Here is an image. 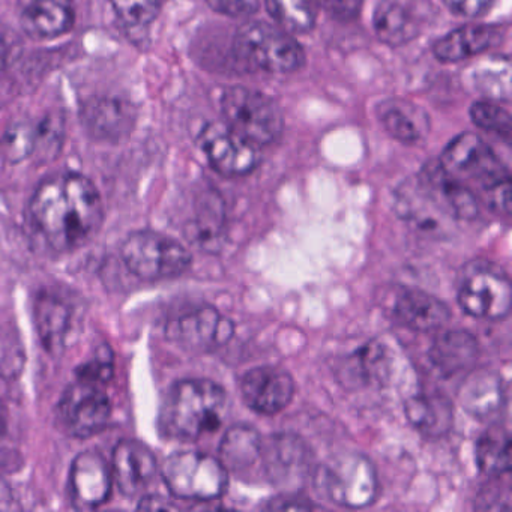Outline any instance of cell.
<instances>
[{"label": "cell", "mask_w": 512, "mask_h": 512, "mask_svg": "<svg viewBox=\"0 0 512 512\" xmlns=\"http://www.w3.org/2000/svg\"><path fill=\"white\" fill-rule=\"evenodd\" d=\"M28 217L47 247L71 253L88 244L101 229L103 202L91 179L64 173L41 182L29 203Z\"/></svg>", "instance_id": "cell-1"}, {"label": "cell", "mask_w": 512, "mask_h": 512, "mask_svg": "<svg viewBox=\"0 0 512 512\" xmlns=\"http://www.w3.org/2000/svg\"><path fill=\"white\" fill-rule=\"evenodd\" d=\"M226 409V391L218 383L208 379L179 380L164 397L158 428L167 439L196 442L221 427Z\"/></svg>", "instance_id": "cell-2"}, {"label": "cell", "mask_w": 512, "mask_h": 512, "mask_svg": "<svg viewBox=\"0 0 512 512\" xmlns=\"http://www.w3.org/2000/svg\"><path fill=\"white\" fill-rule=\"evenodd\" d=\"M439 164L488 208L500 214L511 212V175L481 137L473 133L455 137L443 151Z\"/></svg>", "instance_id": "cell-3"}, {"label": "cell", "mask_w": 512, "mask_h": 512, "mask_svg": "<svg viewBox=\"0 0 512 512\" xmlns=\"http://www.w3.org/2000/svg\"><path fill=\"white\" fill-rule=\"evenodd\" d=\"M233 53L245 67L269 74L296 73L305 65L301 44L284 29L265 22L241 26L233 40Z\"/></svg>", "instance_id": "cell-4"}, {"label": "cell", "mask_w": 512, "mask_h": 512, "mask_svg": "<svg viewBox=\"0 0 512 512\" xmlns=\"http://www.w3.org/2000/svg\"><path fill=\"white\" fill-rule=\"evenodd\" d=\"M226 124L254 146H268L280 139L284 118L277 101L245 86H230L221 97Z\"/></svg>", "instance_id": "cell-5"}, {"label": "cell", "mask_w": 512, "mask_h": 512, "mask_svg": "<svg viewBox=\"0 0 512 512\" xmlns=\"http://www.w3.org/2000/svg\"><path fill=\"white\" fill-rule=\"evenodd\" d=\"M161 475L173 496L191 502L218 499L229 485V472L220 458L199 451L170 455L164 460Z\"/></svg>", "instance_id": "cell-6"}, {"label": "cell", "mask_w": 512, "mask_h": 512, "mask_svg": "<svg viewBox=\"0 0 512 512\" xmlns=\"http://www.w3.org/2000/svg\"><path fill=\"white\" fill-rule=\"evenodd\" d=\"M121 257L131 274L149 283L179 277L193 260L181 242L154 230L131 233L122 244Z\"/></svg>", "instance_id": "cell-7"}, {"label": "cell", "mask_w": 512, "mask_h": 512, "mask_svg": "<svg viewBox=\"0 0 512 512\" xmlns=\"http://www.w3.org/2000/svg\"><path fill=\"white\" fill-rule=\"evenodd\" d=\"M316 487L335 505L358 509L370 506L379 494L373 463L359 452L338 455L317 470Z\"/></svg>", "instance_id": "cell-8"}, {"label": "cell", "mask_w": 512, "mask_h": 512, "mask_svg": "<svg viewBox=\"0 0 512 512\" xmlns=\"http://www.w3.org/2000/svg\"><path fill=\"white\" fill-rule=\"evenodd\" d=\"M511 281L499 266L473 260L458 280V304L464 313L479 320H502L511 313Z\"/></svg>", "instance_id": "cell-9"}, {"label": "cell", "mask_w": 512, "mask_h": 512, "mask_svg": "<svg viewBox=\"0 0 512 512\" xmlns=\"http://www.w3.org/2000/svg\"><path fill=\"white\" fill-rule=\"evenodd\" d=\"M58 418L68 434L88 439L109 427L112 401L98 383L79 379L62 395Z\"/></svg>", "instance_id": "cell-10"}, {"label": "cell", "mask_w": 512, "mask_h": 512, "mask_svg": "<svg viewBox=\"0 0 512 512\" xmlns=\"http://www.w3.org/2000/svg\"><path fill=\"white\" fill-rule=\"evenodd\" d=\"M235 334L232 320L209 305L188 308L167 322L170 343L191 353H205L229 343Z\"/></svg>", "instance_id": "cell-11"}, {"label": "cell", "mask_w": 512, "mask_h": 512, "mask_svg": "<svg viewBox=\"0 0 512 512\" xmlns=\"http://www.w3.org/2000/svg\"><path fill=\"white\" fill-rule=\"evenodd\" d=\"M199 145L215 172L226 178L245 176L260 163L257 146L224 122H211L200 131Z\"/></svg>", "instance_id": "cell-12"}, {"label": "cell", "mask_w": 512, "mask_h": 512, "mask_svg": "<svg viewBox=\"0 0 512 512\" xmlns=\"http://www.w3.org/2000/svg\"><path fill=\"white\" fill-rule=\"evenodd\" d=\"M241 395L253 412L277 415L295 397V380L284 368L272 365L256 367L242 377Z\"/></svg>", "instance_id": "cell-13"}, {"label": "cell", "mask_w": 512, "mask_h": 512, "mask_svg": "<svg viewBox=\"0 0 512 512\" xmlns=\"http://www.w3.org/2000/svg\"><path fill=\"white\" fill-rule=\"evenodd\" d=\"M112 467L101 452L83 451L74 458L70 494L77 509H97L112 494Z\"/></svg>", "instance_id": "cell-14"}, {"label": "cell", "mask_w": 512, "mask_h": 512, "mask_svg": "<svg viewBox=\"0 0 512 512\" xmlns=\"http://www.w3.org/2000/svg\"><path fill=\"white\" fill-rule=\"evenodd\" d=\"M112 473L125 496L142 493L158 472L154 452L139 440H121L113 449Z\"/></svg>", "instance_id": "cell-15"}, {"label": "cell", "mask_w": 512, "mask_h": 512, "mask_svg": "<svg viewBox=\"0 0 512 512\" xmlns=\"http://www.w3.org/2000/svg\"><path fill=\"white\" fill-rule=\"evenodd\" d=\"M260 464L274 484H292L305 478L308 470L307 445L290 434H275L263 440Z\"/></svg>", "instance_id": "cell-16"}, {"label": "cell", "mask_w": 512, "mask_h": 512, "mask_svg": "<svg viewBox=\"0 0 512 512\" xmlns=\"http://www.w3.org/2000/svg\"><path fill=\"white\" fill-rule=\"evenodd\" d=\"M82 119L91 136L106 142H118L133 130L134 107L122 98L101 97L88 101Z\"/></svg>", "instance_id": "cell-17"}, {"label": "cell", "mask_w": 512, "mask_h": 512, "mask_svg": "<svg viewBox=\"0 0 512 512\" xmlns=\"http://www.w3.org/2000/svg\"><path fill=\"white\" fill-rule=\"evenodd\" d=\"M392 314L395 319L416 332L439 331L451 319L445 302L419 289H406L395 299Z\"/></svg>", "instance_id": "cell-18"}, {"label": "cell", "mask_w": 512, "mask_h": 512, "mask_svg": "<svg viewBox=\"0 0 512 512\" xmlns=\"http://www.w3.org/2000/svg\"><path fill=\"white\" fill-rule=\"evenodd\" d=\"M35 325L44 349L52 355H62L73 326V310L62 296L46 290L35 301Z\"/></svg>", "instance_id": "cell-19"}, {"label": "cell", "mask_w": 512, "mask_h": 512, "mask_svg": "<svg viewBox=\"0 0 512 512\" xmlns=\"http://www.w3.org/2000/svg\"><path fill=\"white\" fill-rule=\"evenodd\" d=\"M377 38L389 47H400L418 38L422 20L412 2L382 0L373 17Z\"/></svg>", "instance_id": "cell-20"}, {"label": "cell", "mask_w": 512, "mask_h": 512, "mask_svg": "<svg viewBox=\"0 0 512 512\" xmlns=\"http://www.w3.org/2000/svg\"><path fill=\"white\" fill-rule=\"evenodd\" d=\"M377 116L389 136L404 145H418L430 133V116L404 98H389L377 107Z\"/></svg>", "instance_id": "cell-21"}, {"label": "cell", "mask_w": 512, "mask_h": 512, "mask_svg": "<svg viewBox=\"0 0 512 512\" xmlns=\"http://www.w3.org/2000/svg\"><path fill=\"white\" fill-rule=\"evenodd\" d=\"M502 31L497 26L469 25L449 32L436 41L433 53L440 62L455 64L481 55L485 50L499 44Z\"/></svg>", "instance_id": "cell-22"}, {"label": "cell", "mask_w": 512, "mask_h": 512, "mask_svg": "<svg viewBox=\"0 0 512 512\" xmlns=\"http://www.w3.org/2000/svg\"><path fill=\"white\" fill-rule=\"evenodd\" d=\"M458 398L461 407L473 418H491L505 406L502 377L487 368L472 371L461 385Z\"/></svg>", "instance_id": "cell-23"}, {"label": "cell", "mask_w": 512, "mask_h": 512, "mask_svg": "<svg viewBox=\"0 0 512 512\" xmlns=\"http://www.w3.org/2000/svg\"><path fill=\"white\" fill-rule=\"evenodd\" d=\"M76 11L71 0H31L23 11L22 26L32 38H58L73 29Z\"/></svg>", "instance_id": "cell-24"}, {"label": "cell", "mask_w": 512, "mask_h": 512, "mask_svg": "<svg viewBox=\"0 0 512 512\" xmlns=\"http://www.w3.org/2000/svg\"><path fill=\"white\" fill-rule=\"evenodd\" d=\"M479 346L467 331H446L437 335L428 350V359L442 376L463 373L475 365Z\"/></svg>", "instance_id": "cell-25"}, {"label": "cell", "mask_w": 512, "mask_h": 512, "mask_svg": "<svg viewBox=\"0 0 512 512\" xmlns=\"http://www.w3.org/2000/svg\"><path fill=\"white\" fill-rule=\"evenodd\" d=\"M388 373V350L382 343L370 341L344 359L340 379L347 388H367L380 385Z\"/></svg>", "instance_id": "cell-26"}, {"label": "cell", "mask_w": 512, "mask_h": 512, "mask_svg": "<svg viewBox=\"0 0 512 512\" xmlns=\"http://www.w3.org/2000/svg\"><path fill=\"white\" fill-rule=\"evenodd\" d=\"M263 439L251 425H233L220 443V461L227 472L247 476L262 458Z\"/></svg>", "instance_id": "cell-27"}, {"label": "cell", "mask_w": 512, "mask_h": 512, "mask_svg": "<svg viewBox=\"0 0 512 512\" xmlns=\"http://www.w3.org/2000/svg\"><path fill=\"white\" fill-rule=\"evenodd\" d=\"M404 412L415 430L427 437H440L451 430L454 407L440 394H418L404 404Z\"/></svg>", "instance_id": "cell-28"}, {"label": "cell", "mask_w": 512, "mask_h": 512, "mask_svg": "<svg viewBox=\"0 0 512 512\" xmlns=\"http://www.w3.org/2000/svg\"><path fill=\"white\" fill-rule=\"evenodd\" d=\"M475 460L485 475L499 478L511 472V436L506 428L493 425L476 440Z\"/></svg>", "instance_id": "cell-29"}, {"label": "cell", "mask_w": 512, "mask_h": 512, "mask_svg": "<svg viewBox=\"0 0 512 512\" xmlns=\"http://www.w3.org/2000/svg\"><path fill=\"white\" fill-rule=\"evenodd\" d=\"M269 16L281 29L293 34H307L316 26L317 0H266Z\"/></svg>", "instance_id": "cell-30"}, {"label": "cell", "mask_w": 512, "mask_h": 512, "mask_svg": "<svg viewBox=\"0 0 512 512\" xmlns=\"http://www.w3.org/2000/svg\"><path fill=\"white\" fill-rule=\"evenodd\" d=\"M224 209L220 199L208 197L200 206L191 226L190 238L203 248L220 247L224 238Z\"/></svg>", "instance_id": "cell-31"}, {"label": "cell", "mask_w": 512, "mask_h": 512, "mask_svg": "<svg viewBox=\"0 0 512 512\" xmlns=\"http://www.w3.org/2000/svg\"><path fill=\"white\" fill-rule=\"evenodd\" d=\"M38 125L31 121L13 122L2 137V154L10 163L31 157L37 146Z\"/></svg>", "instance_id": "cell-32"}, {"label": "cell", "mask_w": 512, "mask_h": 512, "mask_svg": "<svg viewBox=\"0 0 512 512\" xmlns=\"http://www.w3.org/2000/svg\"><path fill=\"white\" fill-rule=\"evenodd\" d=\"M118 19L128 28H145L157 19L161 0H110Z\"/></svg>", "instance_id": "cell-33"}, {"label": "cell", "mask_w": 512, "mask_h": 512, "mask_svg": "<svg viewBox=\"0 0 512 512\" xmlns=\"http://www.w3.org/2000/svg\"><path fill=\"white\" fill-rule=\"evenodd\" d=\"M470 118L476 127L509 139L512 133V119L508 110L490 101H479L470 109Z\"/></svg>", "instance_id": "cell-34"}, {"label": "cell", "mask_w": 512, "mask_h": 512, "mask_svg": "<svg viewBox=\"0 0 512 512\" xmlns=\"http://www.w3.org/2000/svg\"><path fill=\"white\" fill-rule=\"evenodd\" d=\"M62 140H64V121L56 115L47 116L38 124L35 152H40L41 157L49 160L61 151Z\"/></svg>", "instance_id": "cell-35"}, {"label": "cell", "mask_w": 512, "mask_h": 512, "mask_svg": "<svg viewBox=\"0 0 512 512\" xmlns=\"http://www.w3.org/2000/svg\"><path fill=\"white\" fill-rule=\"evenodd\" d=\"M25 364L22 344L14 332L0 334V374L7 377L17 376Z\"/></svg>", "instance_id": "cell-36"}, {"label": "cell", "mask_w": 512, "mask_h": 512, "mask_svg": "<svg viewBox=\"0 0 512 512\" xmlns=\"http://www.w3.org/2000/svg\"><path fill=\"white\" fill-rule=\"evenodd\" d=\"M206 4L215 13L227 17L253 16L259 10L260 0H206Z\"/></svg>", "instance_id": "cell-37"}, {"label": "cell", "mask_w": 512, "mask_h": 512, "mask_svg": "<svg viewBox=\"0 0 512 512\" xmlns=\"http://www.w3.org/2000/svg\"><path fill=\"white\" fill-rule=\"evenodd\" d=\"M113 365L112 353H107L106 356H97L92 359L88 364L83 365L77 370V377L88 382L106 383L112 379Z\"/></svg>", "instance_id": "cell-38"}, {"label": "cell", "mask_w": 512, "mask_h": 512, "mask_svg": "<svg viewBox=\"0 0 512 512\" xmlns=\"http://www.w3.org/2000/svg\"><path fill=\"white\" fill-rule=\"evenodd\" d=\"M22 40L16 32L0 26V71L7 70L11 65L16 64L17 59L22 55Z\"/></svg>", "instance_id": "cell-39"}, {"label": "cell", "mask_w": 512, "mask_h": 512, "mask_svg": "<svg viewBox=\"0 0 512 512\" xmlns=\"http://www.w3.org/2000/svg\"><path fill=\"white\" fill-rule=\"evenodd\" d=\"M442 2L455 16L475 19V17L484 16L490 10L494 0H442Z\"/></svg>", "instance_id": "cell-40"}, {"label": "cell", "mask_w": 512, "mask_h": 512, "mask_svg": "<svg viewBox=\"0 0 512 512\" xmlns=\"http://www.w3.org/2000/svg\"><path fill=\"white\" fill-rule=\"evenodd\" d=\"M329 16L340 22H352L361 14L364 0H323Z\"/></svg>", "instance_id": "cell-41"}, {"label": "cell", "mask_w": 512, "mask_h": 512, "mask_svg": "<svg viewBox=\"0 0 512 512\" xmlns=\"http://www.w3.org/2000/svg\"><path fill=\"white\" fill-rule=\"evenodd\" d=\"M265 509H271V511H308V509H314L316 506L310 502V499L299 496L296 493H283L280 496L272 497L268 500Z\"/></svg>", "instance_id": "cell-42"}, {"label": "cell", "mask_w": 512, "mask_h": 512, "mask_svg": "<svg viewBox=\"0 0 512 512\" xmlns=\"http://www.w3.org/2000/svg\"><path fill=\"white\" fill-rule=\"evenodd\" d=\"M139 509H148V511H157V509H175L176 506L172 505L169 500L161 496H145L140 500Z\"/></svg>", "instance_id": "cell-43"}, {"label": "cell", "mask_w": 512, "mask_h": 512, "mask_svg": "<svg viewBox=\"0 0 512 512\" xmlns=\"http://www.w3.org/2000/svg\"><path fill=\"white\" fill-rule=\"evenodd\" d=\"M0 430H2V407H0Z\"/></svg>", "instance_id": "cell-44"}]
</instances>
